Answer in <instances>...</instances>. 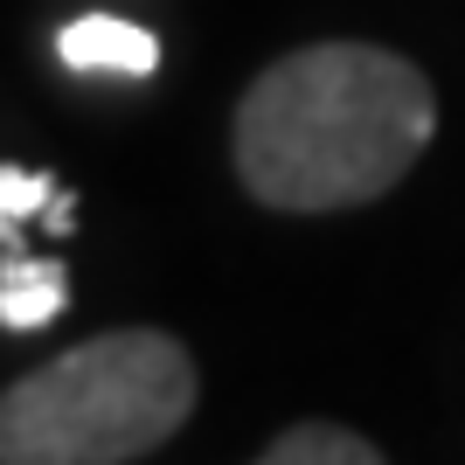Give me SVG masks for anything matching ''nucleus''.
<instances>
[{
    "label": "nucleus",
    "mask_w": 465,
    "mask_h": 465,
    "mask_svg": "<svg viewBox=\"0 0 465 465\" xmlns=\"http://www.w3.org/2000/svg\"><path fill=\"white\" fill-rule=\"evenodd\" d=\"M438 91L382 42H306L236 97V181L285 215L361 209L424 160Z\"/></svg>",
    "instance_id": "1"
},
{
    "label": "nucleus",
    "mask_w": 465,
    "mask_h": 465,
    "mask_svg": "<svg viewBox=\"0 0 465 465\" xmlns=\"http://www.w3.org/2000/svg\"><path fill=\"white\" fill-rule=\"evenodd\" d=\"M194 354L160 327L91 333L0 389V465H133L194 417Z\"/></svg>",
    "instance_id": "2"
},
{
    "label": "nucleus",
    "mask_w": 465,
    "mask_h": 465,
    "mask_svg": "<svg viewBox=\"0 0 465 465\" xmlns=\"http://www.w3.org/2000/svg\"><path fill=\"white\" fill-rule=\"evenodd\" d=\"M56 63L63 70H112V77H153L160 70V42L146 35V28H133V21L118 15H77L56 28Z\"/></svg>",
    "instance_id": "3"
},
{
    "label": "nucleus",
    "mask_w": 465,
    "mask_h": 465,
    "mask_svg": "<svg viewBox=\"0 0 465 465\" xmlns=\"http://www.w3.org/2000/svg\"><path fill=\"white\" fill-rule=\"evenodd\" d=\"M70 306V272L56 257H35V251H7L0 257V327L7 333H42L49 320H63Z\"/></svg>",
    "instance_id": "4"
},
{
    "label": "nucleus",
    "mask_w": 465,
    "mask_h": 465,
    "mask_svg": "<svg viewBox=\"0 0 465 465\" xmlns=\"http://www.w3.org/2000/svg\"><path fill=\"white\" fill-rule=\"evenodd\" d=\"M251 465H389L382 451L361 438V430H348V424H292V430H278L272 445L257 451Z\"/></svg>",
    "instance_id": "5"
},
{
    "label": "nucleus",
    "mask_w": 465,
    "mask_h": 465,
    "mask_svg": "<svg viewBox=\"0 0 465 465\" xmlns=\"http://www.w3.org/2000/svg\"><path fill=\"white\" fill-rule=\"evenodd\" d=\"M56 188H63V181L49 174V167H7V160H0V257L15 251V236L28 230V223L49 215Z\"/></svg>",
    "instance_id": "6"
},
{
    "label": "nucleus",
    "mask_w": 465,
    "mask_h": 465,
    "mask_svg": "<svg viewBox=\"0 0 465 465\" xmlns=\"http://www.w3.org/2000/svg\"><path fill=\"white\" fill-rule=\"evenodd\" d=\"M42 230H49V236L77 230V194H70V188H56V202H49V215H42Z\"/></svg>",
    "instance_id": "7"
}]
</instances>
